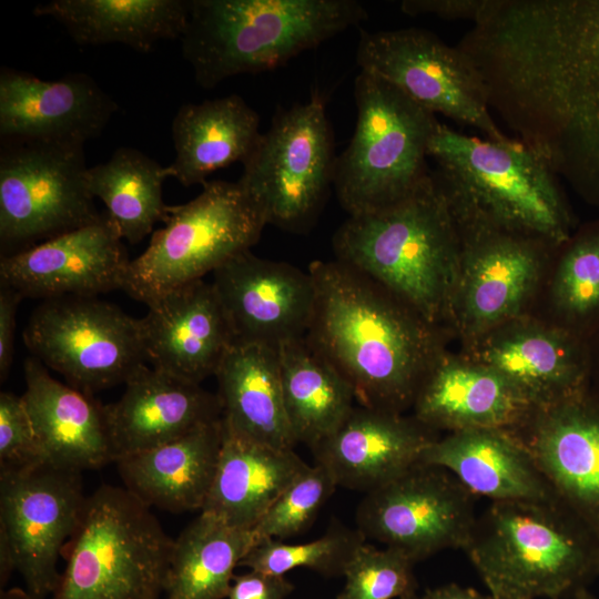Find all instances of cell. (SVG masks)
<instances>
[{
	"label": "cell",
	"mask_w": 599,
	"mask_h": 599,
	"mask_svg": "<svg viewBox=\"0 0 599 599\" xmlns=\"http://www.w3.org/2000/svg\"><path fill=\"white\" fill-rule=\"evenodd\" d=\"M444 194L461 245L463 319L467 328L485 331L519 311L536 282L544 246L554 244L504 227L455 194Z\"/></svg>",
	"instance_id": "cell-16"
},
{
	"label": "cell",
	"mask_w": 599,
	"mask_h": 599,
	"mask_svg": "<svg viewBox=\"0 0 599 599\" xmlns=\"http://www.w3.org/2000/svg\"><path fill=\"white\" fill-rule=\"evenodd\" d=\"M399 599H424L423 595L419 596L417 595V592H414V593H410L408 596H405L403 598H399Z\"/></svg>",
	"instance_id": "cell-48"
},
{
	"label": "cell",
	"mask_w": 599,
	"mask_h": 599,
	"mask_svg": "<svg viewBox=\"0 0 599 599\" xmlns=\"http://www.w3.org/2000/svg\"><path fill=\"white\" fill-rule=\"evenodd\" d=\"M337 484L322 465L307 466L277 497L253 529L261 539L284 540L307 529Z\"/></svg>",
	"instance_id": "cell-38"
},
{
	"label": "cell",
	"mask_w": 599,
	"mask_h": 599,
	"mask_svg": "<svg viewBox=\"0 0 599 599\" xmlns=\"http://www.w3.org/2000/svg\"><path fill=\"white\" fill-rule=\"evenodd\" d=\"M173 545L149 506L124 487L101 485L63 548L51 599H159Z\"/></svg>",
	"instance_id": "cell-7"
},
{
	"label": "cell",
	"mask_w": 599,
	"mask_h": 599,
	"mask_svg": "<svg viewBox=\"0 0 599 599\" xmlns=\"http://www.w3.org/2000/svg\"><path fill=\"white\" fill-rule=\"evenodd\" d=\"M419 463L446 469L473 495L491 501L557 499L529 449L511 430L451 432L433 441Z\"/></svg>",
	"instance_id": "cell-26"
},
{
	"label": "cell",
	"mask_w": 599,
	"mask_h": 599,
	"mask_svg": "<svg viewBox=\"0 0 599 599\" xmlns=\"http://www.w3.org/2000/svg\"><path fill=\"white\" fill-rule=\"evenodd\" d=\"M437 438L414 416L358 405L311 449L315 464L324 466L337 486L366 494L418 464Z\"/></svg>",
	"instance_id": "cell-22"
},
{
	"label": "cell",
	"mask_w": 599,
	"mask_h": 599,
	"mask_svg": "<svg viewBox=\"0 0 599 599\" xmlns=\"http://www.w3.org/2000/svg\"><path fill=\"white\" fill-rule=\"evenodd\" d=\"M85 498L81 471L48 463L0 470V530L10 541L27 590L39 599L52 595L59 583L58 560Z\"/></svg>",
	"instance_id": "cell-15"
},
{
	"label": "cell",
	"mask_w": 599,
	"mask_h": 599,
	"mask_svg": "<svg viewBox=\"0 0 599 599\" xmlns=\"http://www.w3.org/2000/svg\"><path fill=\"white\" fill-rule=\"evenodd\" d=\"M16 571L12 548L7 535L0 530V585L6 586L11 573Z\"/></svg>",
	"instance_id": "cell-45"
},
{
	"label": "cell",
	"mask_w": 599,
	"mask_h": 599,
	"mask_svg": "<svg viewBox=\"0 0 599 599\" xmlns=\"http://www.w3.org/2000/svg\"><path fill=\"white\" fill-rule=\"evenodd\" d=\"M224 427L280 449L297 444L285 410L278 352L257 344H233L214 374Z\"/></svg>",
	"instance_id": "cell-28"
},
{
	"label": "cell",
	"mask_w": 599,
	"mask_h": 599,
	"mask_svg": "<svg viewBox=\"0 0 599 599\" xmlns=\"http://www.w3.org/2000/svg\"><path fill=\"white\" fill-rule=\"evenodd\" d=\"M0 599H39L28 590L21 588H10L8 590H2Z\"/></svg>",
	"instance_id": "cell-46"
},
{
	"label": "cell",
	"mask_w": 599,
	"mask_h": 599,
	"mask_svg": "<svg viewBox=\"0 0 599 599\" xmlns=\"http://www.w3.org/2000/svg\"><path fill=\"white\" fill-rule=\"evenodd\" d=\"M23 297L8 286L0 288V378L3 382L10 370L14 353L16 315Z\"/></svg>",
	"instance_id": "cell-43"
},
{
	"label": "cell",
	"mask_w": 599,
	"mask_h": 599,
	"mask_svg": "<svg viewBox=\"0 0 599 599\" xmlns=\"http://www.w3.org/2000/svg\"><path fill=\"white\" fill-rule=\"evenodd\" d=\"M557 271L554 294L561 308L582 314L599 306V225L570 243Z\"/></svg>",
	"instance_id": "cell-39"
},
{
	"label": "cell",
	"mask_w": 599,
	"mask_h": 599,
	"mask_svg": "<svg viewBox=\"0 0 599 599\" xmlns=\"http://www.w3.org/2000/svg\"><path fill=\"white\" fill-rule=\"evenodd\" d=\"M357 119L336 158L334 184L348 216L389 207L427 177L428 143L437 116L388 81L361 71L354 82Z\"/></svg>",
	"instance_id": "cell-8"
},
{
	"label": "cell",
	"mask_w": 599,
	"mask_h": 599,
	"mask_svg": "<svg viewBox=\"0 0 599 599\" xmlns=\"http://www.w3.org/2000/svg\"><path fill=\"white\" fill-rule=\"evenodd\" d=\"M414 417L425 426L451 432L516 430L537 409L491 367L439 358L415 396Z\"/></svg>",
	"instance_id": "cell-24"
},
{
	"label": "cell",
	"mask_w": 599,
	"mask_h": 599,
	"mask_svg": "<svg viewBox=\"0 0 599 599\" xmlns=\"http://www.w3.org/2000/svg\"><path fill=\"white\" fill-rule=\"evenodd\" d=\"M287 419L297 443L313 448L353 410L355 394L342 374L305 337L277 347Z\"/></svg>",
	"instance_id": "cell-32"
},
{
	"label": "cell",
	"mask_w": 599,
	"mask_h": 599,
	"mask_svg": "<svg viewBox=\"0 0 599 599\" xmlns=\"http://www.w3.org/2000/svg\"><path fill=\"white\" fill-rule=\"evenodd\" d=\"M171 130L175 159L167 175L184 186L203 185L213 172L243 164L262 135L257 112L235 93L181 105Z\"/></svg>",
	"instance_id": "cell-29"
},
{
	"label": "cell",
	"mask_w": 599,
	"mask_h": 599,
	"mask_svg": "<svg viewBox=\"0 0 599 599\" xmlns=\"http://www.w3.org/2000/svg\"><path fill=\"white\" fill-rule=\"evenodd\" d=\"M23 341L34 358L90 395L125 384L146 361L140 318L97 296L44 300Z\"/></svg>",
	"instance_id": "cell-12"
},
{
	"label": "cell",
	"mask_w": 599,
	"mask_h": 599,
	"mask_svg": "<svg viewBox=\"0 0 599 599\" xmlns=\"http://www.w3.org/2000/svg\"><path fill=\"white\" fill-rule=\"evenodd\" d=\"M475 497L446 469L418 463L366 493L357 529L415 562L446 549L465 550L478 517Z\"/></svg>",
	"instance_id": "cell-14"
},
{
	"label": "cell",
	"mask_w": 599,
	"mask_h": 599,
	"mask_svg": "<svg viewBox=\"0 0 599 599\" xmlns=\"http://www.w3.org/2000/svg\"><path fill=\"white\" fill-rule=\"evenodd\" d=\"M573 599H596V598L591 595V592L587 589V587H585V588H580L573 593Z\"/></svg>",
	"instance_id": "cell-47"
},
{
	"label": "cell",
	"mask_w": 599,
	"mask_h": 599,
	"mask_svg": "<svg viewBox=\"0 0 599 599\" xmlns=\"http://www.w3.org/2000/svg\"><path fill=\"white\" fill-rule=\"evenodd\" d=\"M256 542L253 529L201 511L174 539L167 599H226L234 569Z\"/></svg>",
	"instance_id": "cell-33"
},
{
	"label": "cell",
	"mask_w": 599,
	"mask_h": 599,
	"mask_svg": "<svg viewBox=\"0 0 599 599\" xmlns=\"http://www.w3.org/2000/svg\"><path fill=\"white\" fill-rule=\"evenodd\" d=\"M167 169L143 152L128 146L116 149L103 163L88 169L90 193L100 199L122 240L141 242L162 222L167 206L163 182Z\"/></svg>",
	"instance_id": "cell-35"
},
{
	"label": "cell",
	"mask_w": 599,
	"mask_h": 599,
	"mask_svg": "<svg viewBox=\"0 0 599 599\" xmlns=\"http://www.w3.org/2000/svg\"><path fill=\"white\" fill-rule=\"evenodd\" d=\"M514 433L556 498L599 536V406L578 393L537 408Z\"/></svg>",
	"instance_id": "cell-19"
},
{
	"label": "cell",
	"mask_w": 599,
	"mask_h": 599,
	"mask_svg": "<svg viewBox=\"0 0 599 599\" xmlns=\"http://www.w3.org/2000/svg\"><path fill=\"white\" fill-rule=\"evenodd\" d=\"M336 158L324 101L314 94L276 111L237 181L261 205L267 224L305 233L333 187Z\"/></svg>",
	"instance_id": "cell-10"
},
{
	"label": "cell",
	"mask_w": 599,
	"mask_h": 599,
	"mask_svg": "<svg viewBox=\"0 0 599 599\" xmlns=\"http://www.w3.org/2000/svg\"><path fill=\"white\" fill-rule=\"evenodd\" d=\"M457 47L515 139L599 204V0H488Z\"/></svg>",
	"instance_id": "cell-1"
},
{
	"label": "cell",
	"mask_w": 599,
	"mask_h": 599,
	"mask_svg": "<svg viewBox=\"0 0 599 599\" xmlns=\"http://www.w3.org/2000/svg\"><path fill=\"white\" fill-rule=\"evenodd\" d=\"M47 463L22 396L0 394V470Z\"/></svg>",
	"instance_id": "cell-40"
},
{
	"label": "cell",
	"mask_w": 599,
	"mask_h": 599,
	"mask_svg": "<svg viewBox=\"0 0 599 599\" xmlns=\"http://www.w3.org/2000/svg\"><path fill=\"white\" fill-rule=\"evenodd\" d=\"M413 561L402 550L361 545L347 562L336 599H399L416 592Z\"/></svg>",
	"instance_id": "cell-37"
},
{
	"label": "cell",
	"mask_w": 599,
	"mask_h": 599,
	"mask_svg": "<svg viewBox=\"0 0 599 599\" xmlns=\"http://www.w3.org/2000/svg\"><path fill=\"white\" fill-rule=\"evenodd\" d=\"M84 144L1 139L0 241L21 251L97 221Z\"/></svg>",
	"instance_id": "cell-11"
},
{
	"label": "cell",
	"mask_w": 599,
	"mask_h": 599,
	"mask_svg": "<svg viewBox=\"0 0 599 599\" xmlns=\"http://www.w3.org/2000/svg\"><path fill=\"white\" fill-rule=\"evenodd\" d=\"M118 104L87 73L53 81L1 68L0 139L85 144L98 138Z\"/></svg>",
	"instance_id": "cell-20"
},
{
	"label": "cell",
	"mask_w": 599,
	"mask_h": 599,
	"mask_svg": "<svg viewBox=\"0 0 599 599\" xmlns=\"http://www.w3.org/2000/svg\"><path fill=\"white\" fill-rule=\"evenodd\" d=\"M130 261L104 212L94 222L2 256L0 280L23 298L97 296L122 290Z\"/></svg>",
	"instance_id": "cell-18"
},
{
	"label": "cell",
	"mask_w": 599,
	"mask_h": 599,
	"mask_svg": "<svg viewBox=\"0 0 599 599\" xmlns=\"http://www.w3.org/2000/svg\"><path fill=\"white\" fill-rule=\"evenodd\" d=\"M307 466L293 449L246 439L223 425L215 477L201 511L230 526L254 529L283 490Z\"/></svg>",
	"instance_id": "cell-30"
},
{
	"label": "cell",
	"mask_w": 599,
	"mask_h": 599,
	"mask_svg": "<svg viewBox=\"0 0 599 599\" xmlns=\"http://www.w3.org/2000/svg\"><path fill=\"white\" fill-rule=\"evenodd\" d=\"M534 406L545 407L580 393V372L567 342L540 328L516 329L491 341L484 363Z\"/></svg>",
	"instance_id": "cell-34"
},
{
	"label": "cell",
	"mask_w": 599,
	"mask_h": 599,
	"mask_svg": "<svg viewBox=\"0 0 599 599\" xmlns=\"http://www.w3.org/2000/svg\"><path fill=\"white\" fill-rule=\"evenodd\" d=\"M427 152L438 184L493 222L556 246L569 240L559 176L520 141L468 135L438 121Z\"/></svg>",
	"instance_id": "cell-6"
},
{
	"label": "cell",
	"mask_w": 599,
	"mask_h": 599,
	"mask_svg": "<svg viewBox=\"0 0 599 599\" xmlns=\"http://www.w3.org/2000/svg\"><path fill=\"white\" fill-rule=\"evenodd\" d=\"M366 18L355 0H190L180 40L196 83L212 89L281 67Z\"/></svg>",
	"instance_id": "cell-4"
},
{
	"label": "cell",
	"mask_w": 599,
	"mask_h": 599,
	"mask_svg": "<svg viewBox=\"0 0 599 599\" xmlns=\"http://www.w3.org/2000/svg\"><path fill=\"white\" fill-rule=\"evenodd\" d=\"M423 597L424 599H491L489 593L483 595L473 588L454 582L427 589Z\"/></svg>",
	"instance_id": "cell-44"
},
{
	"label": "cell",
	"mask_w": 599,
	"mask_h": 599,
	"mask_svg": "<svg viewBox=\"0 0 599 599\" xmlns=\"http://www.w3.org/2000/svg\"><path fill=\"white\" fill-rule=\"evenodd\" d=\"M212 275L233 344L277 348L307 334L315 305V285L308 270L262 258L247 250Z\"/></svg>",
	"instance_id": "cell-17"
},
{
	"label": "cell",
	"mask_w": 599,
	"mask_h": 599,
	"mask_svg": "<svg viewBox=\"0 0 599 599\" xmlns=\"http://www.w3.org/2000/svg\"><path fill=\"white\" fill-rule=\"evenodd\" d=\"M464 551L501 599H561L599 576V536L558 499L491 501Z\"/></svg>",
	"instance_id": "cell-5"
},
{
	"label": "cell",
	"mask_w": 599,
	"mask_h": 599,
	"mask_svg": "<svg viewBox=\"0 0 599 599\" xmlns=\"http://www.w3.org/2000/svg\"><path fill=\"white\" fill-rule=\"evenodd\" d=\"M23 372L22 398L48 464L82 471L114 461L105 405L53 378L34 357Z\"/></svg>",
	"instance_id": "cell-25"
},
{
	"label": "cell",
	"mask_w": 599,
	"mask_h": 599,
	"mask_svg": "<svg viewBox=\"0 0 599 599\" xmlns=\"http://www.w3.org/2000/svg\"><path fill=\"white\" fill-rule=\"evenodd\" d=\"M332 245L335 260L385 287L433 325L455 301L460 238L432 172L400 202L348 216Z\"/></svg>",
	"instance_id": "cell-3"
},
{
	"label": "cell",
	"mask_w": 599,
	"mask_h": 599,
	"mask_svg": "<svg viewBox=\"0 0 599 599\" xmlns=\"http://www.w3.org/2000/svg\"><path fill=\"white\" fill-rule=\"evenodd\" d=\"M202 187L193 200L167 206L164 226L130 261L122 291L134 300L148 305L202 280L258 242L266 217L238 181H206Z\"/></svg>",
	"instance_id": "cell-9"
},
{
	"label": "cell",
	"mask_w": 599,
	"mask_h": 599,
	"mask_svg": "<svg viewBox=\"0 0 599 599\" xmlns=\"http://www.w3.org/2000/svg\"><path fill=\"white\" fill-rule=\"evenodd\" d=\"M315 305L305 338L348 382L358 405L403 413L440 358L433 324L337 261H313Z\"/></svg>",
	"instance_id": "cell-2"
},
{
	"label": "cell",
	"mask_w": 599,
	"mask_h": 599,
	"mask_svg": "<svg viewBox=\"0 0 599 599\" xmlns=\"http://www.w3.org/2000/svg\"><path fill=\"white\" fill-rule=\"evenodd\" d=\"M356 61L434 113L478 129L484 138L511 140L491 113L485 82L456 45L419 28L361 32Z\"/></svg>",
	"instance_id": "cell-13"
},
{
	"label": "cell",
	"mask_w": 599,
	"mask_h": 599,
	"mask_svg": "<svg viewBox=\"0 0 599 599\" xmlns=\"http://www.w3.org/2000/svg\"><path fill=\"white\" fill-rule=\"evenodd\" d=\"M293 590L284 576L250 570L234 575L226 599H286Z\"/></svg>",
	"instance_id": "cell-41"
},
{
	"label": "cell",
	"mask_w": 599,
	"mask_h": 599,
	"mask_svg": "<svg viewBox=\"0 0 599 599\" xmlns=\"http://www.w3.org/2000/svg\"><path fill=\"white\" fill-rule=\"evenodd\" d=\"M114 461L175 440L222 418L216 394L166 372L142 365L121 398L105 405Z\"/></svg>",
	"instance_id": "cell-23"
},
{
	"label": "cell",
	"mask_w": 599,
	"mask_h": 599,
	"mask_svg": "<svg viewBox=\"0 0 599 599\" xmlns=\"http://www.w3.org/2000/svg\"><path fill=\"white\" fill-rule=\"evenodd\" d=\"M148 307L140 326L152 367L195 384L214 376L233 337L212 283L194 281Z\"/></svg>",
	"instance_id": "cell-21"
},
{
	"label": "cell",
	"mask_w": 599,
	"mask_h": 599,
	"mask_svg": "<svg viewBox=\"0 0 599 599\" xmlns=\"http://www.w3.org/2000/svg\"><path fill=\"white\" fill-rule=\"evenodd\" d=\"M487 0H405L400 10L412 17L432 14L446 20H471L480 17Z\"/></svg>",
	"instance_id": "cell-42"
},
{
	"label": "cell",
	"mask_w": 599,
	"mask_h": 599,
	"mask_svg": "<svg viewBox=\"0 0 599 599\" xmlns=\"http://www.w3.org/2000/svg\"><path fill=\"white\" fill-rule=\"evenodd\" d=\"M189 7L190 0H52L33 14L54 19L80 45L121 43L146 53L181 38Z\"/></svg>",
	"instance_id": "cell-31"
},
{
	"label": "cell",
	"mask_w": 599,
	"mask_h": 599,
	"mask_svg": "<svg viewBox=\"0 0 599 599\" xmlns=\"http://www.w3.org/2000/svg\"><path fill=\"white\" fill-rule=\"evenodd\" d=\"M490 596H491V595H490ZM491 599H501V598H498V597L491 596Z\"/></svg>",
	"instance_id": "cell-49"
},
{
	"label": "cell",
	"mask_w": 599,
	"mask_h": 599,
	"mask_svg": "<svg viewBox=\"0 0 599 599\" xmlns=\"http://www.w3.org/2000/svg\"><path fill=\"white\" fill-rule=\"evenodd\" d=\"M365 540L358 529L343 526H332L322 537L304 544L261 539L238 567L280 576L295 568H308L327 577L343 576L351 557Z\"/></svg>",
	"instance_id": "cell-36"
},
{
	"label": "cell",
	"mask_w": 599,
	"mask_h": 599,
	"mask_svg": "<svg viewBox=\"0 0 599 599\" xmlns=\"http://www.w3.org/2000/svg\"><path fill=\"white\" fill-rule=\"evenodd\" d=\"M222 441L221 418L115 463L124 488L150 508L171 512L202 510L215 477Z\"/></svg>",
	"instance_id": "cell-27"
}]
</instances>
